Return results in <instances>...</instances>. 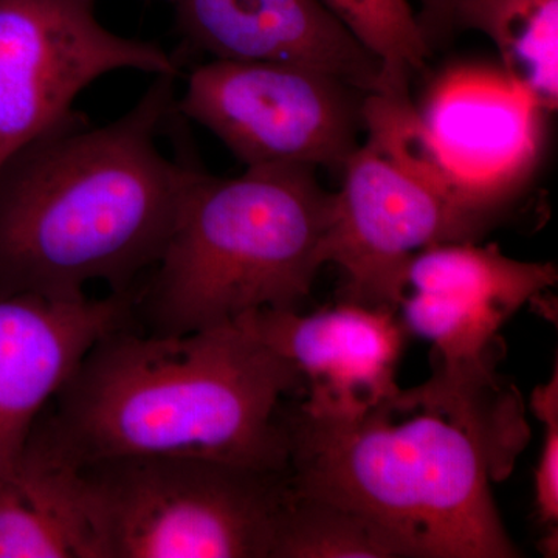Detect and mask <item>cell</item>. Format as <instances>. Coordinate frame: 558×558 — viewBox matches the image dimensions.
<instances>
[{
  "label": "cell",
  "instance_id": "6da1fadb",
  "mask_svg": "<svg viewBox=\"0 0 558 558\" xmlns=\"http://www.w3.org/2000/svg\"><path fill=\"white\" fill-rule=\"evenodd\" d=\"M175 76L102 126L73 110L0 167V296L131 292L170 241L199 163L168 157Z\"/></svg>",
  "mask_w": 558,
  "mask_h": 558
},
{
  "label": "cell",
  "instance_id": "ba28073f",
  "mask_svg": "<svg viewBox=\"0 0 558 558\" xmlns=\"http://www.w3.org/2000/svg\"><path fill=\"white\" fill-rule=\"evenodd\" d=\"M328 263L344 275L348 303L398 311L421 250L470 242L492 219L462 207L366 140L341 168Z\"/></svg>",
  "mask_w": 558,
  "mask_h": 558
},
{
  "label": "cell",
  "instance_id": "e0dca14e",
  "mask_svg": "<svg viewBox=\"0 0 558 558\" xmlns=\"http://www.w3.org/2000/svg\"><path fill=\"white\" fill-rule=\"evenodd\" d=\"M270 558H411L387 529L325 499L292 494L278 521Z\"/></svg>",
  "mask_w": 558,
  "mask_h": 558
},
{
  "label": "cell",
  "instance_id": "44dd1931",
  "mask_svg": "<svg viewBox=\"0 0 558 558\" xmlns=\"http://www.w3.org/2000/svg\"><path fill=\"white\" fill-rule=\"evenodd\" d=\"M165 2H170V3H172V2H174V0H165Z\"/></svg>",
  "mask_w": 558,
  "mask_h": 558
},
{
  "label": "cell",
  "instance_id": "8992f818",
  "mask_svg": "<svg viewBox=\"0 0 558 558\" xmlns=\"http://www.w3.org/2000/svg\"><path fill=\"white\" fill-rule=\"evenodd\" d=\"M365 97L304 65L213 60L191 72L175 110L216 135L247 168L341 171L360 146Z\"/></svg>",
  "mask_w": 558,
  "mask_h": 558
},
{
  "label": "cell",
  "instance_id": "7c38bea8",
  "mask_svg": "<svg viewBox=\"0 0 558 558\" xmlns=\"http://www.w3.org/2000/svg\"><path fill=\"white\" fill-rule=\"evenodd\" d=\"M407 330L432 341L439 365L433 379L400 391L392 410L435 411L458 422L492 451L515 446L517 418L508 416L497 387L492 351L508 312L454 296L413 292L399 304Z\"/></svg>",
  "mask_w": 558,
  "mask_h": 558
},
{
  "label": "cell",
  "instance_id": "7a4b0ae2",
  "mask_svg": "<svg viewBox=\"0 0 558 558\" xmlns=\"http://www.w3.org/2000/svg\"><path fill=\"white\" fill-rule=\"evenodd\" d=\"M295 366L242 322L178 336L102 337L36 428L78 464L130 457L204 458L288 472L284 399Z\"/></svg>",
  "mask_w": 558,
  "mask_h": 558
},
{
  "label": "cell",
  "instance_id": "9a60e30c",
  "mask_svg": "<svg viewBox=\"0 0 558 558\" xmlns=\"http://www.w3.org/2000/svg\"><path fill=\"white\" fill-rule=\"evenodd\" d=\"M454 28L486 35L508 81L538 110L558 102V0H454Z\"/></svg>",
  "mask_w": 558,
  "mask_h": 558
},
{
  "label": "cell",
  "instance_id": "5b68a950",
  "mask_svg": "<svg viewBox=\"0 0 558 558\" xmlns=\"http://www.w3.org/2000/svg\"><path fill=\"white\" fill-rule=\"evenodd\" d=\"M81 465L97 498L109 558H270L289 470L171 457Z\"/></svg>",
  "mask_w": 558,
  "mask_h": 558
},
{
  "label": "cell",
  "instance_id": "ac0fdd59",
  "mask_svg": "<svg viewBox=\"0 0 558 558\" xmlns=\"http://www.w3.org/2000/svg\"><path fill=\"white\" fill-rule=\"evenodd\" d=\"M359 43L379 58L387 92L409 94L411 73L425 68L429 44L409 0H319Z\"/></svg>",
  "mask_w": 558,
  "mask_h": 558
},
{
  "label": "cell",
  "instance_id": "d6986e66",
  "mask_svg": "<svg viewBox=\"0 0 558 558\" xmlns=\"http://www.w3.org/2000/svg\"><path fill=\"white\" fill-rule=\"evenodd\" d=\"M532 410L545 425L542 453L535 470V505L543 524L557 531L558 521V368L532 392Z\"/></svg>",
  "mask_w": 558,
  "mask_h": 558
},
{
  "label": "cell",
  "instance_id": "3957f363",
  "mask_svg": "<svg viewBox=\"0 0 558 558\" xmlns=\"http://www.w3.org/2000/svg\"><path fill=\"white\" fill-rule=\"evenodd\" d=\"M289 487L362 513L411 558H513L490 492L494 458L435 411L398 422L389 403L355 417L284 409Z\"/></svg>",
  "mask_w": 558,
  "mask_h": 558
},
{
  "label": "cell",
  "instance_id": "52a82bcc",
  "mask_svg": "<svg viewBox=\"0 0 558 558\" xmlns=\"http://www.w3.org/2000/svg\"><path fill=\"white\" fill-rule=\"evenodd\" d=\"M97 0H0V167L73 112L108 73L179 75L159 46L98 21Z\"/></svg>",
  "mask_w": 558,
  "mask_h": 558
},
{
  "label": "cell",
  "instance_id": "30bf717a",
  "mask_svg": "<svg viewBox=\"0 0 558 558\" xmlns=\"http://www.w3.org/2000/svg\"><path fill=\"white\" fill-rule=\"evenodd\" d=\"M134 303L132 290L100 300L0 296V473L95 343L131 326Z\"/></svg>",
  "mask_w": 558,
  "mask_h": 558
},
{
  "label": "cell",
  "instance_id": "277c9868",
  "mask_svg": "<svg viewBox=\"0 0 558 558\" xmlns=\"http://www.w3.org/2000/svg\"><path fill=\"white\" fill-rule=\"evenodd\" d=\"M336 193L306 165L197 167L178 223L143 296L157 336L234 323L252 312L300 311L328 264Z\"/></svg>",
  "mask_w": 558,
  "mask_h": 558
},
{
  "label": "cell",
  "instance_id": "5bb4252c",
  "mask_svg": "<svg viewBox=\"0 0 558 558\" xmlns=\"http://www.w3.org/2000/svg\"><path fill=\"white\" fill-rule=\"evenodd\" d=\"M534 110L512 84L464 76L439 87L422 117L458 174L501 207L534 149Z\"/></svg>",
  "mask_w": 558,
  "mask_h": 558
},
{
  "label": "cell",
  "instance_id": "2e32d148",
  "mask_svg": "<svg viewBox=\"0 0 558 558\" xmlns=\"http://www.w3.org/2000/svg\"><path fill=\"white\" fill-rule=\"evenodd\" d=\"M405 282L413 292L478 301L513 315L557 284V269L550 263L509 258L494 245L449 242L416 253Z\"/></svg>",
  "mask_w": 558,
  "mask_h": 558
},
{
  "label": "cell",
  "instance_id": "8fae6325",
  "mask_svg": "<svg viewBox=\"0 0 558 558\" xmlns=\"http://www.w3.org/2000/svg\"><path fill=\"white\" fill-rule=\"evenodd\" d=\"M172 5L186 43L215 60L288 62L365 94L387 92L379 58L319 0H174Z\"/></svg>",
  "mask_w": 558,
  "mask_h": 558
},
{
  "label": "cell",
  "instance_id": "9c48e42d",
  "mask_svg": "<svg viewBox=\"0 0 558 558\" xmlns=\"http://www.w3.org/2000/svg\"><path fill=\"white\" fill-rule=\"evenodd\" d=\"M295 366L314 416L355 417L391 403L407 329L396 311L343 303L303 315L258 311L238 319Z\"/></svg>",
  "mask_w": 558,
  "mask_h": 558
},
{
  "label": "cell",
  "instance_id": "4fadbf2b",
  "mask_svg": "<svg viewBox=\"0 0 558 558\" xmlns=\"http://www.w3.org/2000/svg\"><path fill=\"white\" fill-rule=\"evenodd\" d=\"M0 558H109L86 470L36 425L0 473Z\"/></svg>",
  "mask_w": 558,
  "mask_h": 558
},
{
  "label": "cell",
  "instance_id": "ffe728a7",
  "mask_svg": "<svg viewBox=\"0 0 558 558\" xmlns=\"http://www.w3.org/2000/svg\"><path fill=\"white\" fill-rule=\"evenodd\" d=\"M453 2L454 0H421L417 21L429 47L432 44L449 38L453 33V24H451Z\"/></svg>",
  "mask_w": 558,
  "mask_h": 558
}]
</instances>
